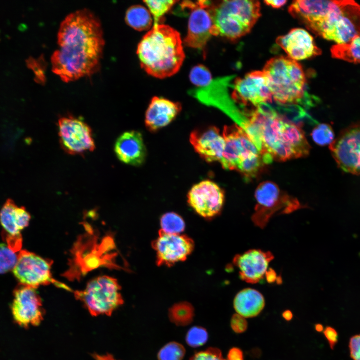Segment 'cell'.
<instances>
[{"label":"cell","mask_w":360,"mask_h":360,"mask_svg":"<svg viewBox=\"0 0 360 360\" xmlns=\"http://www.w3.org/2000/svg\"><path fill=\"white\" fill-rule=\"evenodd\" d=\"M58 45L52 56V70L62 80L91 76L99 68L104 46L100 20L86 9L71 13L60 25Z\"/></svg>","instance_id":"obj_1"},{"label":"cell","mask_w":360,"mask_h":360,"mask_svg":"<svg viewBox=\"0 0 360 360\" xmlns=\"http://www.w3.org/2000/svg\"><path fill=\"white\" fill-rule=\"evenodd\" d=\"M137 54L144 71L160 79L176 74L186 57L180 34L160 24L154 25L144 36L138 45Z\"/></svg>","instance_id":"obj_2"},{"label":"cell","mask_w":360,"mask_h":360,"mask_svg":"<svg viewBox=\"0 0 360 360\" xmlns=\"http://www.w3.org/2000/svg\"><path fill=\"white\" fill-rule=\"evenodd\" d=\"M208 8L213 22L212 36L232 40L250 32L260 16L258 0H208Z\"/></svg>","instance_id":"obj_3"},{"label":"cell","mask_w":360,"mask_h":360,"mask_svg":"<svg viewBox=\"0 0 360 360\" xmlns=\"http://www.w3.org/2000/svg\"><path fill=\"white\" fill-rule=\"evenodd\" d=\"M267 76L272 98L282 104L299 102L303 98L306 78L302 66L288 57L269 60L262 70Z\"/></svg>","instance_id":"obj_4"},{"label":"cell","mask_w":360,"mask_h":360,"mask_svg":"<svg viewBox=\"0 0 360 360\" xmlns=\"http://www.w3.org/2000/svg\"><path fill=\"white\" fill-rule=\"evenodd\" d=\"M310 30L336 44L348 43L360 35V5L352 0H335L330 10Z\"/></svg>","instance_id":"obj_5"},{"label":"cell","mask_w":360,"mask_h":360,"mask_svg":"<svg viewBox=\"0 0 360 360\" xmlns=\"http://www.w3.org/2000/svg\"><path fill=\"white\" fill-rule=\"evenodd\" d=\"M265 147L274 160L280 161L307 156L310 150L302 128L282 118L272 126L266 140Z\"/></svg>","instance_id":"obj_6"},{"label":"cell","mask_w":360,"mask_h":360,"mask_svg":"<svg viewBox=\"0 0 360 360\" xmlns=\"http://www.w3.org/2000/svg\"><path fill=\"white\" fill-rule=\"evenodd\" d=\"M120 290L116 279L102 276L90 282L84 290L76 292L74 296L83 302L92 316H110L124 304Z\"/></svg>","instance_id":"obj_7"},{"label":"cell","mask_w":360,"mask_h":360,"mask_svg":"<svg viewBox=\"0 0 360 360\" xmlns=\"http://www.w3.org/2000/svg\"><path fill=\"white\" fill-rule=\"evenodd\" d=\"M255 198L256 204L252 219L261 228H266L275 214H288L303 208L296 198L270 181L263 182L257 187Z\"/></svg>","instance_id":"obj_8"},{"label":"cell","mask_w":360,"mask_h":360,"mask_svg":"<svg viewBox=\"0 0 360 360\" xmlns=\"http://www.w3.org/2000/svg\"><path fill=\"white\" fill-rule=\"evenodd\" d=\"M52 262L26 250H22L13 272L21 285L36 288L40 286L54 284L67 290L66 285L55 280L51 272Z\"/></svg>","instance_id":"obj_9"},{"label":"cell","mask_w":360,"mask_h":360,"mask_svg":"<svg viewBox=\"0 0 360 360\" xmlns=\"http://www.w3.org/2000/svg\"><path fill=\"white\" fill-rule=\"evenodd\" d=\"M329 148L338 168L347 173L360 175V122L341 131Z\"/></svg>","instance_id":"obj_10"},{"label":"cell","mask_w":360,"mask_h":360,"mask_svg":"<svg viewBox=\"0 0 360 360\" xmlns=\"http://www.w3.org/2000/svg\"><path fill=\"white\" fill-rule=\"evenodd\" d=\"M58 124L60 145L68 154L84 155L96 149L92 130L82 120L64 116L58 120Z\"/></svg>","instance_id":"obj_11"},{"label":"cell","mask_w":360,"mask_h":360,"mask_svg":"<svg viewBox=\"0 0 360 360\" xmlns=\"http://www.w3.org/2000/svg\"><path fill=\"white\" fill-rule=\"evenodd\" d=\"M208 3V0H198L184 1L180 4L182 8L190 10L188 31L184 44L189 48L204 52L212 36L213 22Z\"/></svg>","instance_id":"obj_12"},{"label":"cell","mask_w":360,"mask_h":360,"mask_svg":"<svg viewBox=\"0 0 360 360\" xmlns=\"http://www.w3.org/2000/svg\"><path fill=\"white\" fill-rule=\"evenodd\" d=\"M222 136L225 146L220 162L226 170H236L244 160L261 153L237 124L225 126Z\"/></svg>","instance_id":"obj_13"},{"label":"cell","mask_w":360,"mask_h":360,"mask_svg":"<svg viewBox=\"0 0 360 360\" xmlns=\"http://www.w3.org/2000/svg\"><path fill=\"white\" fill-rule=\"evenodd\" d=\"M232 98L244 105L258 108L264 103L271 102L272 96L266 74L263 71H254L236 79Z\"/></svg>","instance_id":"obj_14"},{"label":"cell","mask_w":360,"mask_h":360,"mask_svg":"<svg viewBox=\"0 0 360 360\" xmlns=\"http://www.w3.org/2000/svg\"><path fill=\"white\" fill-rule=\"evenodd\" d=\"M12 306L13 318L21 327L38 326L44 320L42 301L36 288L21 285L14 291Z\"/></svg>","instance_id":"obj_15"},{"label":"cell","mask_w":360,"mask_h":360,"mask_svg":"<svg viewBox=\"0 0 360 360\" xmlns=\"http://www.w3.org/2000/svg\"><path fill=\"white\" fill-rule=\"evenodd\" d=\"M152 246L156 252L157 265L170 267L186 260L194 250V243L186 236L168 234L160 230Z\"/></svg>","instance_id":"obj_16"},{"label":"cell","mask_w":360,"mask_h":360,"mask_svg":"<svg viewBox=\"0 0 360 360\" xmlns=\"http://www.w3.org/2000/svg\"><path fill=\"white\" fill-rule=\"evenodd\" d=\"M188 200L198 215L205 218H212L221 212L224 194L215 182L204 180L193 186L188 194Z\"/></svg>","instance_id":"obj_17"},{"label":"cell","mask_w":360,"mask_h":360,"mask_svg":"<svg viewBox=\"0 0 360 360\" xmlns=\"http://www.w3.org/2000/svg\"><path fill=\"white\" fill-rule=\"evenodd\" d=\"M277 44L285 52L288 57L295 60H302L321 54L312 35L302 28H294L279 36Z\"/></svg>","instance_id":"obj_18"},{"label":"cell","mask_w":360,"mask_h":360,"mask_svg":"<svg viewBox=\"0 0 360 360\" xmlns=\"http://www.w3.org/2000/svg\"><path fill=\"white\" fill-rule=\"evenodd\" d=\"M274 258L270 252L250 250L236 256L234 264L238 268L240 278L249 284L259 282L267 272L270 262Z\"/></svg>","instance_id":"obj_19"},{"label":"cell","mask_w":360,"mask_h":360,"mask_svg":"<svg viewBox=\"0 0 360 360\" xmlns=\"http://www.w3.org/2000/svg\"><path fill=\"white\" fill-rule=\"evenodd\" d=\"M190 142L195 151L208 162H220L225 146V140L220 130L210 126L193 131Z\"/></svg>","instance_id":"obj_20"},{"label":"cell","mask_w":360,"mask_h":360,"mask_svg":"<svg viewBox=\"0 0 360 360\" xmlns=\"http://www.w3.org/2000/svg\"><path fill=\"white\" fill-rule=\"evenodd\" d=\"M114 150L120 161L134 166L142 164L146 156L142 136L137 131H129L122 134L116 142Z\"/></svg>","instance_id":"obj_21"},{"label":"cell","mask_w":360,"mask_h":360,"mask_svg":"<svg viewBox=\"0 0 360 360\" xmlns=\"http://www.w3.org/2000/svg\"><path fill=\"white\" fill-rule=\"evenodd\" d=\"M182 110L180 103L168 99L154 97L146 112L145 124L151 132H156L169 124Z\"/></svg>","instance_id":"obj_22"},{"label":"cell","mask_w":360,"mask_h":360,"mask_svg":"<svg viewBox=\"0 0 360 360\" xmlns=\"http://www.w3.org/2000/svg\"><path fill=\"white\" fill-rule=\"evenodd\" d=\"M31 219L30 214L24 207L18 206L12 200L8 199L0 212L1 224L6 232L12 236L20 235Z\"/></svg>","instance_id":"obj_23"},{"label":"cell","mask_w":360,"mask_h":360,"mask_svg":"<svg viewBox=\"0 0 360 360\" xmlns=\"http://www.w3.org/2000/svg\"><path fill=\"white\" fill-rule=\"evenodd\" d=\"M234 306L237 313L244 318H254L264 308L265 300L263 296L258 290L246 288L236 294Z\"/></svg>","instance_id":"obj_24"},{"label":"cell","mask_w":360,"mask_h":360,"mask_svg":"<svg viewBox=\"0 0 360 360\" xmlns=\"http://www.w3.org/2000/svg\"><path fill=\"white\" fill-rule=\"evenodd\" d=\"M126 24L138 31L150 30L152 28L154 18L149 10L141 5H134L126 11Z\"/></svg>","instance_id":"obj_25"},{"label":"cell","mask_w":360,"mask_h":360,"mask_svg":"<svg viewBox=\"0 0 360 360\" xmlns=\"http://www.w3.org/2000/svg\"><path fill=\"white\" fill-rule=\"evenodd\" d=\"M332 58L354 64L360 63V35L348 44H336L331 49Z\"/></svg>","instance_id":"obj_26"},{"label":"cell","mask_w":360,"mask_h":360,"mask_svg":"<svg viewBox=\"0 0 360 360\" xmlns=\"http://www.w3.org/2000/svg\"><path fill=\"white\" fill-rule=\"evenodd\" d=\"M194 308L188 302H181L173 306L169 310L170 321L178 326H186L191 324L194 317Z\"/></svg>","instance_id":"obj_27"},{"label":"cell","mask_w":360,"mask_h":360,"mask_svg":"<svg viewBox=\"0 0 360 360\" xmlns=\"http://www.w3.org/2000/svg\"><path fill=\"white\" fill-rule=\"evenodd\" d=\"M148 10L152 15L154 24H160L161 20L167 14L175 4L178 2L176 0H144Z\"/></svg>","instance_id":"obj_28"},{"label":"cell","mask_w":360,"mask_h":360,"mask_svg":"<svg viewBox=\"0 0 360 360\" xmlns=\"http://www.w3.org/2000/svg\"><path fill=\"white\" fill-rule=\"evenodd\" d=\"M162 230L170 234H180L186 227L183 218L174 212L164 214L160 219Z\"/></svg>","instance_id":"obj_29"},{"label":"cell","mask_w":360,"mask_h":360,"mask_svg":"<svg viewBox=\"0 0 360 360\" xmlns=\"http://www.w3.org/2000/svg\"><path fill=\"white\" fill-rule=\"evenodd\" d=\"M189 77L192 83L198 88L208 86L213 80L210 71L202 64H198L193 67Z\"/></svg>","instance_id":"obj_30"},{"label":"cell","mask_w":360,"mask_h":360,"mask_svg":"<svg viewBox=\"0 0 360 360\" xmlns=\"http://www.w3.org/2000/svg\"><path fill=\"white\" fill-rule=\"evenodd\" d=\"M312 136L315 143L321 146L330 145L335 140L332 127L326 124H318L312 130Z\"/></svg>","instance_id":"obj_31"},{"label":"cell","mask_w":360,"mask_h":360,"mask_svg":"<svg viewBox=\"0 0 360 360\" xmlns=\"http://www.w3.org/2000/svg\"><path fill=\"white\" fill-rule=\"evenodd\" d=\"M186 354L184 346L176 342H171L164 346L159 352L158 360H182Z\"/></svg>","instance_id":"obj_32"},{"label":"cell","mask_w":360,"mask_h":360,"mask_svg":"<svg viewBox=\"0 0 360 360\" xmlns=\"http://www.w3.org/2000/svg\"><path fill=\"white\" fill-rule=\"evenodd\" d=\"M18 262V256L4 244H0V274L14 269Z\"/></svg>","instance_id":"obj_33"},{"label":"cell","mask_w":360,"mask_h":360,"mask_svg":"<svg viewBox=\"0 0 360 360\" xmlns=\"http://www.w3.org/2000/svg\"><path fill=\"white\" fill-rule=\"evenodd\" d=\"M208 338V333L205 328L194 326L188 332L186 336V342L190 346L198 348L204 345L207 342Z\"/></svg>","instance_id":"obj_34"},{"label":"cell","mask_w":360,"mask_h":360,"mask_svg":"<svg viewBox=\"0 0 360 360\" xmlns=\"http://www.w3.org/2000/svg\"><path fill=\"white\" fill-rule=\"evenodd\" d=\"M28 67L32 69L36 74L35 81L39 84H44L46 82L44 74V63L43 57L41 56L38 60L30 56L26 60Z\"/></svg>","instance_id":"obj_35"},{"label":"cell","mask_w":360,"mask_h":360,"mask_svg":"<svg viewBox=\"0 0 360 360\" xmlns=\"http://www.w3.org/2000/svg\"><path fill=\"white\" fill-rule=\"evenodd\" d=\"M190 360H226L220 350L217 348H210L206 350L196 354Z\"/></svg>","instance_id":"obj_36"},{"label":"cell","mask_w":360,"mask_h":360,"mask_svg":"<svg viewBox=\"0 0 360 360\" xmlns=\"http://www.w3.org/2000/svg\"><path fill=\"white\" fill-rule=\"evenodd\" d=\"M4 237L8 244V248L12 251L16 253L22 250V239L21 234L12 236L6 232H4Z\"/></svg>","instance_id":"obj_37"},{"label":"cell","mask_w":360,"mask_h":360,"mask_svg":"<svg viewBox=\"0 0 360 360\" xmlns=\"http://www.w3.org/2000/svg\"><path fill=\"white\" fill-rule=\"evenodd\" d=\"M230 324L232 330L237 334L243 333L248 328L247 321L238 314H235L232 316Z\"/></svg>","instance_id":"obj_38"},{"label":"cell","mask_w":360,"mask_h":360,"mask_svg":"<svg viewBox=\"0 0 360 360\" xmlns=\"http://www.w3.org/2000/svg\"><path fill=\"white\" fill-rule=\"evenodd\" d=\"M350 356L352 360H360V334L352 336L349 342Z\"/></svg>","instance_id":"obj_39"},{"label":"cell","mask_w":360,"mask_h":360,"mask_svg":"<svg viewBox=\"0 0 360 360\" xmlns=\"http://www.w3.org/2000/svg\"><path fill=\"white\" fill-rule=\"evenodd\" d=\"M324 336L328 340L330 348L333 350L338 341V334L332 327L326 326L323 331Z\"/></svg>","instance_id":"obj_40"},{"label":"cell","mask_w":360,"mask_h":360,"mask_svg":"<svg viewBox=\"0 0 360 360\" xmlns=\"http://www.w3.org/2000/svg\"><path fill=\"white\" fill-rule=\"evenodd\" d=\"M228 358V360H244L243 352L240 348H234L229 351Z\"/></svg>","instance_id":"obj_41"},{"label":"cell","mask_w":360,"mask_h":360,"mask_svg":"<svg viewBox=\"0 0 360 360\" xmlns=\"http://www.w3.org/2000/svg\"><path fill=\"white\" fill-rule=\"evenodd\" d=\"M264 2L266 4L270 6L273 8H282L284 5H285L287 2V1L285 0H265Z\"/></svg>","instance_id":"obj_42"},{"label":"cell","mask_w":360,"mask_h":360,"mask_svg":"<svg viewBox=\"0 0 360 360\" xmlns=\"http://www.w3.org/2000/svg\"><path fill=\"white\" fill-rule=\"evenodd\" d=\"M92 356L96 360H116L112 355L110 354L100 355L94 354L92 355Z\"/></svg>","instance_id":"obj_43"},{"label":"cell","mask_w":360,"mask_h":360,"mask_svg":"<svg viewBox=\"0 0 360 360\" xmlns=\"http://www.w3.org/2000/svg\"><path fill=\"white\" fill-rule=\"evenodd\" d=\"M282 316L283 318L286 321H290L293 318L292 312L289 310L284 311Z\"/></svg>","instance_id":"obj_44"},{"label":"cell","mask_w":360,"mask_h":360,"mask_svg":"<svg viewBox=\"0 0 360 360\" xmlns=\"http://www.w3.org/2000/svg\"><path fill=\"white\" fill-rule=\"evenodd\" d=\"M315 329L318 332H322L324 330V328L322 324H316L315 325Z\"/></svg>","instance_id":"obj_45"},{"label":"cell","mask_w":360,"mask_h":360,"mask_svg":"<svg viewBox=\"0 0 360 360\" xmlns=\"http://www.w3.org/2000/svg\"><path fill=\"white\" fill-rule=\"evenodd\" d=\"M18 29L21 32H24L27 29V26L24 24H20L18 26Z\"/></svg>","instance_id":"obj_46"}]
</instances>
